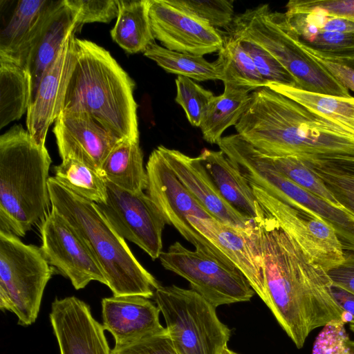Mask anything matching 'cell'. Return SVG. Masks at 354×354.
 I'll use <instances>...</instances> for the list:
<instances>
[{
	"instance_id": "cell-1",
	"label": "cell",
	"mask_w": 354,
	"mask_h": 354,
	"mask_svg": "<svg viewBox=\"0 0 354 354\" xmlns=\"http://www.w3.org/2000/svg\"><path fill=\"white\" fill-rule=\"evenodd\" d=\"M254 228L261 252L267 306L297 348L315 328L342 319L327 272L314 263L259 203Z\"/></svg>"
},
{
	"instance_id": "cell-2",
	"label": "cell",
	"mask_w": 354,
	"mask_h": 354,
	"mask_svg": "<svg viewBox=\"0 0 354 354\" xmlns=\"http://www.w3.org/2000/svg\"><path fill=\"white\" fill-rule=\"evenodd\" d=\"M234 127L268 156H354L353 135L268 86L250 93Z\"/></svg>"
},
{
	"instance_id": "cell-3",
	"label": "cell",
	"mask_w": 354,
	"mask_h": 354,
	"mask_svg": "<svg viewBox=\"0 0 354 354\" xmlns=\"http://www.w3.org/2000/svg\"><path fill=\"white\" fill-rule=\"evenodd\" d=\"M62 111L89 115L119 140H139L134 82L110 53L75 37Z\"/></svg>"
},
{
	"instance_id": "cell-4",
	"label": "cell",
	"mask_w": 354,
	"mask_h": 354,
	"mask_svg": "<svg viewBox=\"0 0 354 354\" xmlns=\"http://www.w3.org/2000/svg\"><path fill=\"white\" fill-rule=\"evenodd\" d=\"M51 158L15 124L0 136V231L24 236L50 212Z\"/></svg>"
},
{
	"instance_id": "cell-5",
	"label": "cell",
	"mask_w": 354,
	"mask_h": 354,
	"mask_svg": "<svg viewBox=\"0 0 354 354\" xmlns=\"http://www.w3.org/2000/svg\"><path fill=\"white\" fill-rule=\"evenodd\" d=\"M51 207L55 209L87 245L100 265L113 296L153 297L160 285L138 261L97 205L70 191L50 177Z\"/></svg>"
},
{
	"instance_id": "cell-6",
	"label": "cell",
	"mask_w": 354,
	"mask_h": 354,
	"mask_svg": "<svg viewBox=\"0 0 354 354\" xmlns=\"http://www.w3.org/2000/svg\"><path fill=\"white\" fill-rule=\"evenodd\" d=\"M228 34L252 39L265 48L292 75L298 88L325 95L351 96L348 89L299 45L285 13L270 10L268 4L235 16Z\"/></svg>"
},
{
	"instance_id": "cell-7",
	"label": "cell",
	"mask_w": 354,
	"mask_h": 354,
	"mask_svg": "<svg viewBox=\"0 0 354 354\" xmlns=\"http://www.w3.org/2000/svg\"><path fill=\"white\" fill-rule=\"evenodd\" d=\"M153 298L178 354H221L227 347L231 330L216 308L194 290L160 286Z\"/></svg>"
},
{
	"instance_id": "cell-8",
	"label": "cell",
	"mask_w": 354,
	"mask_h": 354,
	"mask_svg": "<svg viewBox=\"0 0 354 354\" xmlns=\"http://www.w3.org/2000/svg\"><path fill=\"white\" fill-rule=\"evenodd\" d=\"M53 272L41 247L0 231V308L13 313L19 325L35 322Z\"/></svg>"
},
{
	"instance_id": "cell-9",
	"label": "cell",
	"mask_w": 354,
	"mask_h": 354,
	"mask_svg": "<svg viewBox=\"0 0 354 354\" xmlns=\"http://www.w3.org/2000/svg\"><path fill=\"white\" fill-rule=\"evenodd\" d=\"M159 259L163 268L185 279L192 290L216 308L250 301L255 293L235 265L189 250L178 241L162 252Z\"/></svg>"
},
{
	"instance_id": "cell-10",
	"label": "cell",
	"mask_w": 354,
	"mask_h": 354,
	"mask_svg": "<svg viewBox=\"0 0 354 354\" xmlns=\"http://www.w3.org/2000/svg\"><path fill=\"white\" fill-rule=\"evenodd\" d=\"M146 171L147 194L162 213L167 224L174 227L196 250L234 265L189 223L190 218L214 217L180 183L157 148L149 157Z\"/></svg>"
},
{
	"instance_id": "cell-11",
	"label": "cell",
	"mask_w": 354,
	"mask_h": 354,
	"mask_svg": "<svg viewBox=\"0 0 354 354\" xmlns=\"http://www.w3.org/2000/svg\"><path fill=\"white\" fill-rule=\"evenodd\" d=\"M251 185L259 203L314 263L327 272L344 261L342 245L330 225L303 205L282 201Z\"/></svg>"
},
{
	"instance_id": "cell-12",
	"label": "cell",
	"mask_w": 354,
	"mask_h": 354,
	"mask_svg": "<svg viewBox=\"0 0 354 354\" xmlns=\"http://www.w3.org/2000/svg\"><path fill=\"white\" fill-rule=\"evenodd\" d=\"M107 197L97 204L124 239L133 242L152 260L162 251V232L167 224L162 213L144 191L131 192L107 181Z\"/></svg>"
},
{
	"instance_id": "cell-13",
	"label": "cell",
	"mask_w": 354,
	"mask_h": 354,
	"mask_svg": "<svg viewBox=\"0 0 354 354\" xmlns=\"http://www.w3.org/2000/svg\"><path fill=\"white\" fill-rule=\"evenodd\" d=\"M41 251L48 263L67 277L76 290L92 281H107L97 259L79 234L55 209L39 226Z\"/></svg>"
},
{
	"instance_id": "cell-14",
	"label": "cell",
	"mask_w": 354,
	"mask_h": 354,
	"mask_svg": "<svg viewBox=\"0 0 354 354\" xmlns=\"http://www.w3.org/2000/svg\"><path fill=\"white\" fill-rule=\"evenodd\" d=\"M149 19L154 38L167 49L203 56L223 46L217 29L166 0H149Z\"/></svg>"
},
{
	"instance_id": "cell-15",
	"label": "cell",
	"mask_w": 354,
	"mask_h": 354,
	"mask_svg": "<svg viewBox=\"0 0 354 354\" xmlns=\"http://www.w3.org/2000/svg\"><path fill=\"white\" fill-rule=\"evenodd\" d=\"M189 223L242 272L267 306L268 300L254 221L248 227L232 226L215 218H194L189 219Z\"/></svg>"
},
{
	"instance_id": "cell-16",
	"label": "cell",
	"mask_w": 354,
	"mask_h": 354,
	"mask_svg": "<svg viewBox=\"0 0 354 354\" xmlns=\"http://www.w3.org/2000/svg\"><path fill=\"white\" fill-rule=\"evenodd\" d=\"M56 1L1 0L0 62L26 69L30 49Z\"/></svg>"
},
{
	"instance_id": "cell-17",
	"label": "cell",
	"mask_w": 354,
	"mask_h": 354,
	"mask_svg": "<svg viewBox=\"0 0 354 354\" xmlns=\"http://www.w3.org/2000/svg\"><path fill=\"white\" fill-rule=\"evenodd\" d=\"M73 30L55 59L44 73L26 115V127L32 138L45 146L48 127L62 111L66 86L75 64V33Z\"/></svg>"
},
{
	"instance_id": "cell-18",
	"label": "cell",
	"mask_w": 354,
	"mask_h": 354,
	"mask_svg": "<svg viewBox=\"0 0 354 354\" xmlns=\"http://www.w3.org/2000/svg\"><path fill=\"white\" fill-rule=\"evenodd\" d=\"M53 131L62 160H77L100 174L105 159L122 141L83 113L61 112Z\"/></svg>"
},
{
	"instance_id": "cell-19",
	"label": "cell",
	"mask_w": 354,
	"mask_h": 354,
	"mask_svg": "<svg viewBox=\"0 0 354 354\" xmlns=\"http://www.w3.org/2000/svg\"><path fill=\"white\" fill-rule=\"evenodd\" d=\"M50 320L60 354H111L103 325L84 301L71 296L56 298Z\"/></svg>"
},
{
	"instance_id": "cell-20",
	"label": "cell",
	"mask_w": 354,
	"mask_h": 354,
	"mask_svg": "<svg viewBox=\"0 0 354 354\" xmlns=\"http://www.w3.org/2000/svg\"><path fill=\"white\" fill-rule=\"evenodd\" d=\"M157 149L180 183L216 219L240 227L252 224L253 218L239 211L223 197L199 156L191 157L162 145Z\"/></svg>"
},
{
	"instance_id": "cell-21",
	"label": "cell",
	"mask_w": 354,
	"mask_h": 354,
	"mask_svg": "<svg viewBox=\"0 0 354 354\" xmlns=\"http://www.w3.org/2000/svg\"><path fill=\"white\" fill-rule=\"evenodd\" d=\"M103 327L114 337L115 346L128 344L163 331L160 310L140 295L113 296L102 300Z\"/></svg>"
},
{
	"instance_id": "cell-22",
	"label": "cell",
	"mask_w": 354,
	"mask_h": 354,
	"mask_svg": "<svg viewBox=\"0 0 354 354\" xmlns=\"http://www.w3.org/2000/svg\"><path fill=\"white\" fill-rule=\"evenodd\" d=\"M260 183L263 190L277 199L303 205L324 220L335 231L344 252H354V215L306 191L274 167L263 173Z\"/></svg>"
},
{
	"instance_id": "cell-23",
	"label": "cell",
	"mask_w": 354,
	"mask_h": 354,
	"mask_svg": "<svg viewBox=\"0 0 354 354\" xmlns=\"http://www.w3.org/2000/svg\"><path fill=\"white\" fill-rule=\"evenodd\" d=\"M74 30H77L75 14L64 0L57 1L28 55L25 70L30 82V104L44 73Z\"/></svg>"
},
{
	"instance_id": "cell-24",
	"label": "cell",
	"mask_w": 354,
	"mask_h": 354,
	"mask_svg": "<svg viewBox=\"0 0 354 354\" xmlns=\"http://www.w3.org/2000/svg\"><path fill=\"white\" fill-rule=\"evenodd\" d=\"M199 156L223 197L239 211L254 218L256 203L251 184L221 151L204 149Z\"/></svg>"
},
{
	"instance_id": "cell-25",
	"label": "cell",
	"mask_w": 354,
	"mask_h": 354,
	"mask_svg": "<svg viewBox=\"0 0 354 354\" xmlns=\"http://www.w3.org/2000/svg\"><path fill=\"white\" fill-rule=\"evenodd\" d=\"M118 15L111 35L129 53L145 52L155 43L149 19V0H116Z\"/></svg>"
},
{
	"instance_id": "cell-26",
	"label": "cell",
	"mask_w": 354,
	"mask_h": 354,
	"mask_svg": "<svg viewBox=\"0 0 354 354\" xmlns=\"http://www.w3.org/2000/svg\"><path fill=\"white\" fill-rule=\"evenodd\" d=\"M100 174L124 190L133 193L146 190L147 174L139 140L120 141L105 159Z\"/></svg>"
},
{
	"instance_id": "cell-27",
	"label": "cell",
	"mask_w": 354,
	"mask_h": 354,
	"mask_svg": "<svg viewBox=\"0 0 354 354\" xmlns=\"http://www.w3.org/2000/svg\"><path fill=\"white\" fill-rule=\"evenodd\" d=\"M324 184L338 204L354 215V156H298Z\"/></svg>"
},
{
	"instance_id": "cell-28",
	"label": "cell",
	"mask_w": 354,
	"mask_h": 354,
	"mask_svg": "<svg viewBox=\"0 0 354 354\" xmlns=\"http://www.w3.org/2000/svg\"><path fill=\"white\" fill-rule=\"evenodd\" d=\"M214 62L221 74L224 87L250 93L268 86L239 39L234 36L224 37L223 46Z\"/></svg>"
},
{
	"instance_id": "cell-29",
	"label": "cell",
	"mask_w": 354,
	"mask_h": 354,
	"mask_svg": "<svg viewBox=\"0 0 354 354\" xmlns=\"http://www.w3.org/2000/svg\"><path fill=\"white\" fill-rule=\"evenodd\" d=\"M268 87L354 136V97L325 95L279 84Z\"/></svg>"
},
{
	"instance_id": "cell-30",
	"label": "cell",
	"mask_w": 354,
	"mask_h": 354,
	"mask_svg": "<svg viewBox=\"0 0 354 354\" xmlns=\"http://www.w3.org/2000/svg\"><path fill=\"white\" fill-rule=\"evenodd\" d=\"M250 100V93L227 87L221 95L214 96L200 127L204 140L217 144L224 131L238 122Z\"/></svg>"
},
{
	"instance_id": "cell-31",
	"label": "cell",
	"mask_w": 354,
	"mask_h": 354,
	"mask_svg": "<svg viewBox=\"0 0 354 354\" xmlns=\"http://www.w3.org/2000/svg\"><path fill=\"white\" fill-rule=\"evenodd\" d=\"M30 102V82L26 71L0 62V129L19 120Z\"/></svg>"
},
{
	"instance_id": "cell-32",
	"label": "cell",
	"mask_w": 354,
	"mask_h": 354,
	"mask_svg": "<svg viewBox=\"0 0 354 354\" xmlns=\"http://www.w3.org/2000/svg\"><path fill=\"white\" fill-rule=\"evenodd\" d=\"M144 55L154 61L169 73L184 76L199 82L221 80V74L215 64L203 56L185 54L165 48L156 43L150 45Z\"/></svg>"
},
{
	"instance_id": "cell-33",
	"label": "cell",
	"mask_w": 354,
	"mask_h": 354,
	"mask_svg": "<svg viewBox=\"0 0 354 354\" xmlns=\"http://www.w3.org/2000/svg\"><path fill=\"white\" fill-rule=\"evenodd\" d=\"M54 174L55 179L74 194L96 204L106 201L105 178L83 162L64 159L54 167Z\"/></svg>"
},
{
	"instance_id": "cell-34",
	"label": "cell",
	"mask_w": 354,
	"mask_h": 354,
	"mask_svg": "<svg viewBox=\"0 0 354 354\" xmlns=\"http://www.w3.org/2000/svg\"><path fill=\"white\" fill-rule=\"evenodd\" d=\"M284 13L290 28L297 38L317 31L354 33V20L331 15L318 9H286Z\"/></svg>"
},
{
	"instance_id": "cell-35",
	"label": "cell",
	"mask_w": 354,
	"mask_h": 354,
	"mask_svg": "<svg viewBox=\"0 0 354 354\" xmlns=\"http://www.w3.org/2000/svg\"><path fill=\"white\" fill-rule=\"evenodd\" d=\"M266 156L278 171L294 183L306 191L335 205L341 207L323 182L305 165L298 156Z\"/></svg>"
},
{
	"instance_id": "cell-36",
	"label": "cell",
	"mask_w": 354,
	"mask_h": 354,
	"mask_svg": "<svg viewBox=\"0 0 354 354\" xmlns=\"http://www.w3.org/2000/svg\"><path fill=\"white\" fill-rule=\"evenodd\" d=\"M175 82L176 102L183 109L189 122L194 127H200L214 97L213 93L187 77L179 75Z\"/></svg>"
},
{
	"instance_id": "cell-37",
	"label": "cell",
	"mask_w": 354,
	"mask_h": 354,
	"mask_svg": "<svg viewBox=\"0 0 354 354\" xmlns=\"http://www.w3.org/2000/svg\"><path fill=\"white\" fill-rule=\"evenodd\" d=\"M196 18L217 28H229L234 20V1L166 0Z\"/></svg>"
},
{
	"instance_id": "cell-38",
	"label": "cell",
	"mask_w": 354,
	"mask_h": 354,
	"mask_svg": "<svg viewBox=\"0 0 354 354\" xmlns=\"http://www.w3.org/2000/svg\"><path fill=\"white\" fill-rule=\"evenodd\" d=\"M236 37L239 39L241 46L252 58L268 86L279 84L298 88L292 75L268 51L252 39Z\"/></svg>"
},
{
	"instance_id": "cell-39",
	"label": "cell",
	"mask_w": 354,
	"mask_h": 354,
	"mask_svg": "<svg viewBox=\"0 0 354 354\" xmlns=\"http://www.w3.org/2000/svg\"><path fill=\"white\" fill-rule=\"evenodd\" d=\"M296 38L300 44L319 54L337 58H354V33L317 31L302 38Z\"/></svg>"
},
{
	"instance_id": "cell-40",
	"label": "cell",
	"mask_w": 354,
	"mask_h": 354,
	"mask_svg": "<svg viewBox=\"0 0 354 354\" xmlns=\"http://www.w3.org/2000/svg\"><path fill=\"white\" fill-rule=\"evenodd\" d=\"M64 1L76 15L77 30L86 23H109L118 15L116 0Z\"/></svg>"
},
{
	"instance_id": "cell-41",
	"label": "cell",
	"mask_w": 354,
	"mask_h": 354,
	"mask_svg": "<svg viewBox=\"0 0 354 354\" xmlns=\"http://www.w3.org/2000/svg\"><path fill=\"white\" fill-rule=\"evenodd\" d=\"M345 324L338 319L325 325L315 340L313 354H353Z\"/></svg>"
},
{
	"instance_id": "cell-42",
	"label": "cell",
	"mask_w": 354,
	"mask_h": 354,
	"mask_svg": "<svg viewBox=\"0 0 354 354\" xmlns=\"http://www.w3.org/2000/svg\"><path fill=\"white\" fill-rule=\"evenodd\" d=\"M111 354H178L167 328L134 342L115 346Z\"/></svg>"
},
{
	"instance_id": "cell-43",
	"label": "cell",
	"mask_w": 354,
	"mask_h": 354,
	"mask_svg": "<svg viewBox=\"0 0 354 354\" xmlns=\"http://www.w3.org/2000/svg\"><path fill=\"white\" fill-rule=\"evenodd\" d=\"M299 44L311 57L324 66L341 84L354 92V58L328 57L302 46L299 42Z\"/></svg>"
},
{
	"instance_id": "cell-44",
	"label": "cell",
	"mask_w": 354,
	"mask_h": 354,
	"mask_svg": "<svg viewBox=\"0 0 354 354\" xmlns=\"http://www.w3.org/2000/svg\"><path fill=\"white\" fill-rule=\"evenodd\" d=\"M286 9H318L327 14L354 20V0H291Z\"/></svg>"
},
{
	"instance_id": "cell-45",
	"label": "cell",
	"mask_w": 354,
	"mask_h": 354,
	"mask_svg": "<svg viewBox=\"0 0 354 354\" xmlns=\"http://www.w3.org/2000/svg\"><path fill=\"white\" fill-rule=\"evenodd\" d=\"M327 274L333 283L354 293V252H344V261Z\"/></svg>"
},
{
	"instance_id": "cell-46",
	"label": "cell",
	"mask_w": 354,
	"mask_h": 354,
	"mask_svg": "<svg viewBox=\"0 0 354 354\" xmlns=\"http://www.w3.org/2000/svg\"><path fill=\"white\" fill-rule=\"evenodd\" d=\"M331 295L342 311L354 319V293L332 283Z\"/></svg>"
},
{
	"instance_id": "cell-47",
	"label": "cell",
	"mask_w": 354,
	"mask_h": 354,
	"mask_svg": "<svg viewBox=\"0 0 354 354\" xmlns=\"http://www.w3.org/2000/svg\"><path fill=\"white\" fill-rule=\"evenodd\" d=\"M221 354H239L236 352L230 350L227 347L223 351Z\"/></svg>"
},
{
	"instance_id": "cell-48",
	"label": "cell",
	"mask_w": 354,
	"mask_h": 354,
	"mask_svg": "<svg viewBox=\"0 0 354 354\" xmlns=\"http://www.w3.org/2000/svg\"><path fill=\"white\" fill-rule=\"evenodd\" d=\"M350 329L354 333V323L350 324Z\"/></svg>"
}]
</instances>
